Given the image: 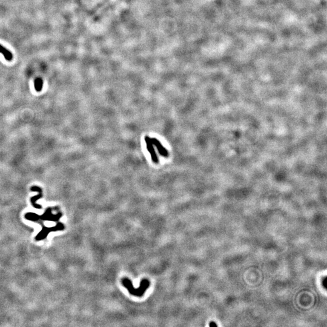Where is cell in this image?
<instances>
[{
    "label": "cell",
    "instance_id": "6da1fadb",
    "mask_svg": "<svg viewBox=\"0 0 327 327\" xmlns=\"http://www.w3.org/2000/svg\"><path fill=\"white\" fill-rule=\"evenodd\" d=\"M122 285L127 289L130 294L136 297H142L144 296L145 291L150 286V282L148 279H142L140 283V286L136 288L133 286L131 281L127 277L122 279Z\"/></svg>",
    "mask_w": 327,
    "mask_h": 327
},
{
    "label": "cell",
    "instance_id": "7a4b0ae2",
    "mask_svg": "<svg viewBox=\"0 0 327 327\" xmlns=\"http://www.w3.org/2000/svg\"><path fill=\"white\" fill-rule=\"evenodd\" d=\"M0 53L3 54L4 58L7 61H10L12 60L13 59L12 53L9 50H8L5 47H4L2 45H1V44H0Z\"/></svg>",
    "mask_w": 327,
    "mask_h": 327
},
{
    "label": "cell",
    "instance_id": "3957f363",
    "mask_svg": "<svg viewBox=\"0 0 327 327\" xmlns=\"http://www.w3.org/2000/svg\"><path fill=\"white\" fill-rule=\"evenodd\" d=\"M34 86L35 90L38 92L42 91L43 87V81L41 78H36L34 81Z\"/></svg>",
    "mask_w": 327,
    "mask_h": 327
},
{
    "label": "cell",
    "instance_id": "277c9868",
    "mask_svg": "<svg viewBox=\"0 0 327 327\" xmlns=\"http://www.w3.org/2000/svg\"><path fill=\"white\" fill-rule=\"evenodd\" d=\"M145 140H146V142H147V149L149 150V151L150 152L151 156H152V158L153 159V160L154 162H157V157L156 156V154L154 153V151L153 150V147L152 146V144H151V142L150 140L149 139H147V137H146V139H145Z\"/></svg>",
    "mask_w": 327,
    "mask_h": 327
},
{
    "label": "cell",
    "instance_id": "5b68a950",
    "mask_svg": "<svg viewBox=\"0 0 327 327\" xmlns=\"http://www.w3.org/2000/svg\"><path fill=\"white\" fill-rule=\"evenodd\" d=\"M209 325L210 326H217V324L214 322H210Z\"/></svg>",
    "mask_w": 327,
    "mask_h": 327
}]
</instances>
